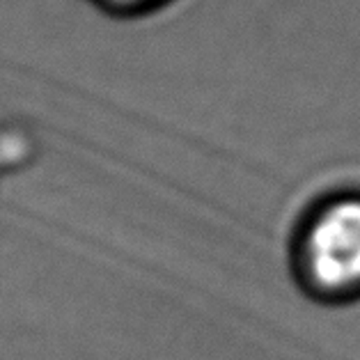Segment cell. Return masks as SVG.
<instances>
[{
  "label": "cell",
  "mask_w": 360,
  "mask_h": 360,
  "mask_svg": "<svg viewBox=\"0 0 360 360\" xmlns=\"http://www.w3.org/2000/svg\"><path fill=\"white\" fill-rule=\"evenodd\" d=\"M307 257L321 285L360 283V202H340L319 218L310 232Z\"/></svg>",
  "instance_id": "cell-1"
},
{
  "label": "cell",
  "mask_w": 360,
  "mask_h": 360,
  "mask_svg": "<svg viewBox=\"0 0 360 360\" xmlns=\"http://www.w3.org/2000/svg\"><path fill=\"white\" fill-rule=\"evenodd\" d=\"M87 3L110 16H117V19H140V16L161 10L170 0H87Z\"/></svg>",
  "instance_id": "cell-2"
}]
</instances>
